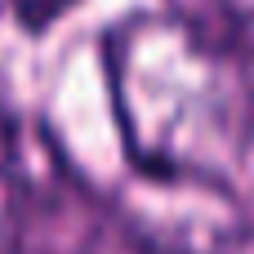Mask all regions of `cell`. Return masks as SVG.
Masks as SVG:
<instances>
[{
	"label": "cell",
	"mask_w": 254,
	"mask_h": 254,
	"mask_svg": "<svg viewBox=\"0 0 254 254\" xmlns=\"http://www.w3.org/2000/svg\"><path fill=\"white\" fill-rule=\"evenodd\" d=\"M219 40L228 45V54L237 58L246 85L254 98V0H219Z\"/></svg>",
	"instance_id": "3"
},
{
	"label": "cell",
	"mask_w": 254,
	"mask_h": 254,
	"mask_svg": "<svg viewBox=\"0 0 254 254\" xmlns=\"http://www.w3.org/2000/svg\"><path fill=\"white\" fill-rule=\"evenodd\" d=\"M116 219L143 254H232L246 241V210L223 179L138 174Z\"/></svg>",
	"instance_id": "2"
},
{
	"label": "cell",
	"mask_w": 254,
	"mask_h": 254,
	"mask_svg": "<svg viewBox=\"0 0 254 254\" xmlns=\"http://www.w3.org/2000/svg\"><path fill=\"white\" fill-rule=\"evenodd\" d=\"M103 67L138 174L228 183L250 138L254 98L219 31L170 9H143L107 31Z\"/></svg>",
	"instance_id": "1"
},
{
	"label": "cell",
	"mask_w": 254,
	"mask_h": 254,
	"mask_svg": "<svg viewBox=\"0 0 254 254\" xmlns=\"http://www.w3.org/2000/svg\"><path fill=\"white\" fill-rule=\"evenodd\" d=\"M13 196V174H9V161H0V205Z\"/></svg>",
	"instance_id": "5"
},
{
	"label": "cell",
	"mask_w": 254,
	"mask_h": 254,
	"mask_svg": "<svg viewBox=\"0 0 254 254\" xmlns=\"http://www.w3.org/2000/svg\"><path fill=\"white\" fill-rule=\"evenodd\" d=\"M9 4V13H13V22L22 27V31H31V36H45L54 22H63L80 0H4Z\"/></svg>",
	"instance_id": "4"
}]
</instances>
